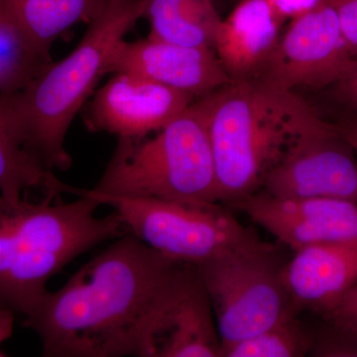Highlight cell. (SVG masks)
I'll use <instances>...</instances> for the list:
<instances>
[{
	"label": "cell",
	"mask_w": 357,
	"mask_h": 357,
	"mask_svg": "<svg viewBox=\"0 0 357 357\" xmlns=\"http://www.w3.org/2000/svg\"><path fill=\"white\" fill-rule=\"evenodd\" d=\"M181 263L124 234L48 291L23 326L44 356H139L148 318Z\"/></svg>",
	"instance_id": "1"
},
{
	"label": "cell",
	"mask_w": 357,
	"mask_h": 357,
	"mask_svg": "<svg viewBox=\"0 0 357 357\" xmlns=\"http://www.w3.org/2000/svg\"><path fill=\"white\" fill-rule=\"evenodd\" d=\"M220 203L236 206L265 178L302 134L326 123L295 91L256 77L204 96Z\"/></svg>",
	"instance_id": "2"
},
{
	"label": "cell",
	"mask_w": 357,
	"mask_h": 357,
	"mask_svg": "<svg viewBox=\"0 0 357 357\" xmlns=\"http://www.w3.org/2000/svg\"><path fill=\"white\" fill-rule=\"evenodd\" d=\"M57 197L0 203V310L27 316L43 299L52 277L107 241L129 234L115 211L98 217L100 204Z\"/></svg>",
	"instance_id": "3"
},
{
	"label": "cell",
	"mask_w": 357,
	"mask_h": 357,
	"mask_svg": "<svg viewBox=\"0 0 357 357\" xmlns=\"http://www.w3.org/2000/svg\"><path fill=\"white\" fill-rule=\"evenodd\" d=\"M143 13L144 0H109L67 57L45 66L24 88L3 95L23 142L49 170L70 169L65 142L70 124Z\"/></svg>",
	"instance_id": "4"
},
{
	"label": "cell",
	"mask_w": 357,
	"mask_h": 357,
	"mask_svg": "<svg viewBox=\"0 0 357 357\" xmlns=\"http://www.w3.org/2000/svg\"><path fill=\"white\" fill-rule=\"evenodd\" d=\"M96 194L218 204L217 169L204 98L151 138H119Z\"/></svg>",
	"instance_id": "5"
},
{
	"label": "cell",
	"mask_w": 357,
	"mask_h": 357,
	"mask_svg": "<svg viewBox=\"0 0 357 357\" xmlns=\"http://www.w3.org/2000/svg\"><path fill=\"white\" fill-rule=\"evenodd\" d=\"M284 264L274 246L257 238L195 266L210 298L222 347L300 314L282 280Z\"/></svg>",
	"instance_id": "6"
},
{
	"label": "cell",
	"mask_w": 357,
	"mask_h": 357,
	"mask_svg": "<svg viewBox=\"0 0 357 357\" xmlns=\"http://www.w3.org/2000/svg\"><path fill=\"white\" fill-rule=\"evenodd\" d=\"M77 192L112 208L129 234L142 243L171 259L194 266L259 238L218 204L122 198L79 188Z\"/></svg>",
	"instance_id": "7"
},
{
	"label": "cell",
	"mask_w": 357,
	"mask_h": 357,
	"mask_svg": "<svg viewBox=\"0 0 357 357\" xmlns=\"http://www.w3.org/2000/svg\"><path fill=\"white\" fill-rule=\"evenodd\" d=\"M356 62L328 0L290 20L260 79L285 89L335 86Z\"/></svg>",
	"instance_id": "8"
},
{
	"label": "cell",
	"mask_w": 357,
	"mask_h": 357,
	"mask_svg": "<svg viewBox=\"0 0 357 357\" xmlns=\"http://www.w3.org/2000/svg\"><path fill=\"white\" fill-rule=\"evenodd\" d=\"M222 345L198 270L181 263L148 318L141 357H222Z\"/></svg>",
	"instance_id": "9"
},
{
	"label": "cell",
	"mask_w": 357,
	"mask_h": 357,
	"mask_svg": "<svg viewBox=\"0 0 357 357\" xmlns=\"http://www.w3.org/2000/svg\"><path fill=\"white\" fill-rule=\"evenodd\" d=\"M337 126L326 122L300 136L265 178L260 191L276 199L357 202V161ZM259 191V192H260Z\"/></svg>",
	"instance_id": "10"
},
{
	"label": "cell",
	"mask_w": 357,
	"mask_h": 357,
	"mask_svg": "<svg viewBox=\"0 0 357 357\" xmlns=\"http://www.w3.org/2000/svg\"><path fill=\"white\" fill-rule=\"evenodd\" d=\"M195 98L144 79L116 73L96 91L84 114L93 132L141 138L165 128L194 102Z\"/></svg>",
	"instance_id": "11"
},
{
	"label": "cell",
	"mask_w": 357,
	"mask_h": 357,
	"mask_svg": "<svg viewBox=\"0 0 357 357\" xmlns=\"http://www.w3.org/2000/svg\"><path fill=\"white\" fill-rule=\"evenodd\" d=\"M234 208L294 251L357 243V202L351 199H276L260 191Z\"/></svg>",
	"instance_id": "12"
},
{
	"label": "cell",
	"mask_w": 357,
	"mask_h": 357,
	"mask_svg": "<svg viewBox=\"0 0 357 357\" xmlns=\"http://www.w3.org/2000/svg\"><path fill=\"white\" fill-rule=\"evenodd\" d=\"M128 73L204 98L232 82L210 47L168 43L147 37L116 47L105 75Z\"/></svg>",
	"instance_id": "13"
},
{
	"label": "cell",
	"mask_w": 357,
	"mask_h": 357,
	"mask_svg": "<svg viewBox=\"0 0 357 357\" xmlns=\"http://www.w3.org/2000/svg\"><path fill=\"white\" fill-rule=\"evenodd\" d=\"M282 280L294 307L326 318L357 284V243L314 244L294 251Z\"/></svg>",
	"instance_id": "14"
},
{
	"label": "cell",
	"mask_w": 357,
	"mask_h": 357,
	"mask_svg": "<svg viewBox=\"0 0 357 357\" xmlns=\"http://www.w3.org/2000/svg\"><path fill=\"white\" fill-rule=\"evenodd\" d=\"M285 22L268 0H241L220 20L213 50L232 82L261 76Z\"/></svg>",
	"instance_id": "15"
},
{
	"label": "cell",
	"mask_w": 357,
	"mask_h": 357,
	"mask_svg": "<svg viewBox=\"0 0 357 357\" xmlns=\"http://www.w3.org/2000/svg\"><path fill=\"white\" fill-rule=\"evenodd\" d=\"M75 188L59 180L26 146L6 98L0 95V203L33 198L35 192L60 198L63 194H74Z\"/></svg>",
	"instance_id": "16"
},
{
	"label": "cell",
	"mask_w": 357,
	"mask_h": 357,
	"mask_svg": "<svg viewBox=\"0 0 357 357\" xmlns=\"http://www.w3.org/2000/svg\"><path fill=\"white\" fill-rule=\"evenodd\" d=\"M21 36L37 54L52 62L51 49L77 23H89L109 0H0Z\"/></svg>",
	"instance_id": "17"
},
{
	"label": "cell",
	"mask_w": 357,
	"mask_h": 357,
	"mask_svg": "<svg viewBox=\"0 0 357 357\" xmlns=\"http://www.w3.org/2000/svg\"><path fill=\"white\" fill-rule=\"evenodd\" d=\"M149 38L168 43L213 48L222 18L211 0H144Z\"/></svg>",
	"instance_id": "18"
},
{
	"label": "cell",
	"mask_w": 357,
	"mask_h": 357,
	"mask_svg": "<svg viewBox=\"0 0 357 357\" xmlns=\"http://www.w3.org/2000/svg\"><path fill=\"white\" fill-rule=\"evenodd\" d=\"M314 331L299 314L286 317L253 337L222 347V357H303L311 351Z\"/></svg>",
	"instance_id": "19"
},
{
	"label": "cell",
	"mask_w": 357,
	"mask_h": 357,
	"mask_svg": "<svg viewBox=\"0 0 357 357\" xmlns=\"http://www.w3.org/2000/svg\"><path fill=\"white\" fill-rule=\"evenodd\" d=\"M50 63L40 57L21 36L0 1V95L24 88Z\"/></svg>",
	"instance_id": "20"
},
{
	"label": "cell",
	"mask_w": 357,
	"mask_h": 357,
	"mask_svg": "<svg viewBox=\"0 0 357 357\" xmlns=\"http://www.w3.org/2000/svg\"><path fill=\"white\" fill-rule=\"evenodd\" d=\"M310 356L357 357V332L328 323L314 332Z\"/></svg>",
	"instance_id": "21"
},
{
	"label": "cell",
	"mask_w": 357,
	"mask_h": 357,
	"mask_svg": "<svg viewBox=\"0 0 357 357\" xmlns=\"http://www.w3.org/2000/svg\"><path fill=\"white\" fill-rule=\"evenodd\" d=\"M337 13L340 29L357 61V0H328Z\"/></svg>",
	"instance_id": "22"
},
{
	"label": "cell",
	"mask_w": 357,
	"mask_h": 357,
	"mask_svg": "<svg viewBox=\"0 0 357 357\" xmlns=\"http://www.w3.org/2000/svg\"><path fill=\"white\" fill-rule=\"evenodd\" d=\"M328 323L357 332V284L326 318Z\"/></svg>",
	"instance_id": "23"
},
{
	"label": "cell",
	"mask_w": 357,
	"mask_h": 357,
	"mask_svg": "<svg viewBox=\"0 0 357 357\" xmlns=\"http://www.w3.org/2000/svg\"><path fill=\"white\" fill-rule=\"evenodd\" d=\"M283 20H292L298 16L309 13L323 0H268Z\"/></svg>",
	"instance_id": "24"
},
{
	"label": "cell",
	"mask_w": 357,
	"mask_h": 357,
	"mask_svg": "<svg viewBox=\"0 0 357 357\" xmlns=\"http://www.w3.org/2000/svg\"><path fill=\"white\" fill-rule=\"evenodd\" d=\"M335 89L338 100L357 109V61L349 74L335 84Z\"/></svg>",
	"instance_id": "25"
},
{
	"label": "cell",
	"mask_w": 357,
	"mask_h": 357,
	"mask_svg": "<svg viewBox=\"0 0 357 357\" xmlns=\"http://www.w3.org/2000/svg\"><path fill=\"white\" fill-rule=\"evenodd\" d=\"M15 314L0 310V345L11 337L13 333Z\"/></svg>",
	"instance_id": "26"
},
{
	"label": "cell",
	"mask_w": 357,
	"mask_h": 357,
	"mask_svg": "<svg viewBox=\"0 0 357 357\" xmlns=\"http://www.w3.org/2000/svg\"><path fill=\"white\" fill-rule=\"evenodd\" d=\"M338 128H340L342 137L349 143L352 150L357 153V119L345 122L338 126Z\"/></svg>",
	"instance_id": "27"
},
{
	"label": "cell",
	"mask_w": 357,
	"mask_h": 357,
	"mask_svg": "<svg viewBox=\"0 0 357 357\" xmlns=\"http://www.w3.org/2000/svg\"><path fill=\"white\" fill-rule=\"evenodd\" d=\"M6 356V354H4V352L1 351V349H0V357L1 356Z\"/></svg>",
	"instance_id": "28"
},
{
	"label": "cell",
	"mask_w": 357,
	"mask_h": 357,
	"mask_svg": "<svg viewBox=\"0 0 357 357\" xmlns=\"http://www.w3.org/2000/svg\"><path fill=\"white\" fill-rule=\"evenodd\" d=\"M211 1H213V0H211Z\"/></svg>",
	"instance_id": "29"
}]
</instances>
